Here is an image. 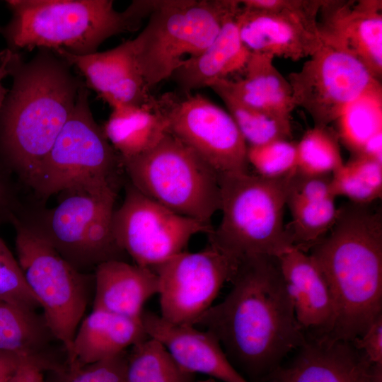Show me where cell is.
Here are the masks:
<instances>
[{"mask_svg": "<svg viewBox=\"0 0 382 382\" xmlns=\"http://www.w3.org/2000/svg\"><path fill=\"white\" fill-rule=\"evenodd\" d=\"M12 175L0 161V223H11L23 210Z\"/></svg>", "mask_w": 382, "mask_h": 382, "instance_id": "obj_36", "label": "cell"}, {"mask_svg": "<svg viewBox=\"0 0 382 382\" xmlns=\"http://www.w3.org/2000/svg\"><path fill=\"white\" fill-rule=\"evenodd\" d=\"M62 366L50 359L27 357L18 366L6 382H45L43 371H60Z\"/></svg>", "mask_w": 382, "mask_h": 382, "instance_id": "obj_38", "label": "cell"}, {"mask_svg": "<svg viewBox=\"0 0 382 382\" xmlns=\"http://www.w3.org/2000/svg\"><path fill=\"white\" fill-rule=\"evenodd\" d=\"M237 13L225 21L207 48L197 57L186 59L173 74L170 78L181 93L211 88L243 71L252 52L241 39L236 20Z\"/></svg>", "mask_w": 382, "mask_h": 382, "instance_id": "obj_24", "label": "cell"}, {"mask_svg": "<svg viewBox=\"0 0 382 382\" xmlns=\"http://www.w3.org/2000/svg\"><path fill=\"white\" fill-rule=\"evenodd\" d=\"M331 175L290 178L286 206L291 220L286 226L293 245L306 252L321 240L334 224L338 212L331 188Z\"/></svg>", "mask_w": 382, "mask_h": 382, "instance_id": "obj_21", "label": "cell"}, {"mask_svg": "<svg viewBox=\"0 0 382 382\" xmlns=\"http://www.w3.org/2000/svg\"><path fill=\"white\" fill-rule=\"evenodd\" d=\"M323 0H250L236 14L241 39L254 53L298 61L322 45L317 26Z\"/></svg>", "mask_w": 382, "mask_h": 382, "instance_id": "obj_15", "label": "cell"}, {"mask_svg": "<svg viewBox=\"0 0 382 382\" xmlns=\"http://www.w3.org/2000/svg\"><path fill=\"white\" fill-rule=\"evenodd\" d=\"M296 170L306 176L329 175L343 164L336 130L328 126L308 129L296 143Z\"/></svg>", "mask_w": 382, "mask_h": 382, "instance_id": "obj_32", "label": "cell"}, {"mask_svg": "<svg viewBox=\"0 0 382 382\" xmlns=\"http://www.w3.org/2000/svg\"><path fill=\"white\" fill-rule=\"evenodd\" d=\"M202 382H217V381L213 379V378H208L206 380H202Z\"/></svg>", "mask_w": 382, "mask_h": 382, "instance_id": "obj_41", "label": "cell"}, {"mask_svg": "<svg viewBox=\"0 0 382 382\" xmlns=\"http://www.w3.org/2000/svg\"><path fill=\"white\" fill-rule=\"evenodd\" d=\"M21 58L18 52L6 48L0 52V112L9 89L6 88L2 81L11 76L16 63Z\"/></svg>", "mask_w": 382, "mask_h": 382, "instance_id": "obj_39", "label": "cell"}, {"mask_svg": "<svg viewBox=\"0 0 382 382\" xmlns=\"http://www.w3.org/2000/svg\"><path fill=\"white\" fill-rule=\"evenodd\" d=\"M12 17L3 30L10 49L97 52L112 36L138 30L155 0L134 1L117 11L111 0H9Z\"/></svg>", "mask_w": 382, "mask_h": 382, "instance_id": "obj_4", "label": "cell"}, {"mask_svg": "<svg viewBox=\"0 0 382 382\" xmlns=\"http://www.w3.org/2000/svg\"><path fill=\"white\" fill-rule=\"evenodd\" d=\"M54 52L74 66L84 78L86 87L111 109L146 105L154 98L139 69L132 40L109 50L85 55L62 50Z\"/></svg>", "mask_w": 382, "mask_h": 382, "instance_id": "obj_18", "label": "cell"}, {"mask_svg": "<svg viewBox=\"0 0 382 382\" xmlns=\"http://www.w3.org/2000/svg\"><path fill=\"white\" fill-rule=\"evenodd\" d=\"M127 351L115 357L59 371L62 382H126Z\"/></svg>", "mask_w": 382, "mask_h": 382, "instance_id": "obj_35", "label": "cell"}, {"mask_svg": "<svg viewBox=\"0 0 382 382\" xmlns=\"http://www.w3.org/2000/svg\"><path fill=\"white\" fill-rule=\"evenodd\" d=\"M268 382H270V381H268Z\"/></svg>", "mask_w": 382, "mask_h": 382, "instance_id": "obj_44", "label": "cell"}, {"mask_svg": "<svg viewBox=\"0 0 382 382\" xmlns=\"http://www.w3.org/2000/svg\"><path fill=\"white\" fill-rule=\"evenodd\" d=\"M351 342L371 364L382 367V314L361 335Z\"/></svg>", "mask_w": 382, "mask_h": 382, "instance_id": "obj_37", "label": "cell"}, {"mask_svg": "<svg viewBox=\"0 0 382 382\" xmlns=\"http://www.w3.org/2000/svg\"><path fill=\"white\" fill-rule=\"evenodd\" d=\"M148 337L141 318L93 308L81 321L66 352V367H80L115 357Z\"/></svg>", "mask_w": 382, "mask_h": 382, "instance_id": "obj_22", "label": "cell"}, {"mask_svg": "<svg viewBox=\"0 0 382 382\" xmlns=\"http://www.w3.org/2000/svg\"><path fill=\"white\" fill-rule=\"evenodd\" d=\"M0 298L27 310L40 307L28 288L17 259L0 239Z\"/></svg>", "mask_w": 382, "mask_h": 382, "instance_id": "obj_34", "label": "cell"}, {"mask_svg": "<svg viewBox=\"0 0 382 382\" xmlns=\"http://www.w3.org/2000/svg\"><path fill=\"white\" fill-rule=\"evenodd\" d=\"M11 224L24 279L43 310L47 326L66 352L85 313L93 274L72 267L22 214Z\"/></svg>", "mask_w": 382, "mask_h": 382, "instance_id": "obj_9", "label": "cell"}, {"mask_svg": "<svg viewBox=\"0 0 382 382\" xmlns=\"http://www.w3.org/2000/svg\"><path fill=\"white\" fill-rule=\"evenodd\" d=\"M211 88L226 105L248 146L291 138V119L269 114L245 105L219 83Z\"/></svg>", "mask_w": 382, "mask_h": 382, "instance_id": "obj_30", "label": "cell"}, {"mask_svg": "<svg viewBox=\"0 0 382 382\" xmlns=\"http://www.w3.org/2000/svg\"><path fill=\"white\" fill-rule=\"evenodd\" d=\"M88 95L84 83L30 187L41 199L83 183L122 185L125 173L122 158L94 120Z\"/></svg>", "mask_w": 382, "mask_h": 382, "instance_id": "obj_10", "label": "cell"}, {"mask_svg": "<svg viewBox=\"0 0 382 382\" xmlns=\"http://www.w3.org/2000/svg\"><path fill=\"white\" fill-rule=\"evenodd\" d=\"M93 308L141 319L146 302L158 292V277L149 267L110 260L94 270Z\"/></svg>", "mask_w": 382, "mask_h": 382, "instance_id": "obj_23", "label": "cell"}, {"mask_svg": "<svg viewBox=\"0 0 382 382\" xmlns=\"http://www.w3.org/2000/svg\"><path fill=\"white\" fill-rule=\"evenodd\" d=\"M286 79L295 108L306 111L316 126L330 125L351 102L382 87L357 59L325 45Z\"/></svg>", "mask_w": 382, "mask_h": 382, "instance_id": "obj_14", "label": "cell"}, {"mask_svg": "<svg viewBox=\"0 0 382 382\" xmlns=\"http://www.w3.org/2000/svg\"><path fill=\"white\" fill-rule=\"evenodd\" d=\"M231 282L226 297L210 307L195 326L216 337L240 374L268 378L306 339L277 257L260 255L241 260Z\"/></svg>", "mask_w": 382, "mask_h": 382, "instance_id": "obj_1", "label": "cell"}, {"mask_svg": "<svg viewBox=\"0 0 382 382\" xmlns=\"http://www.w3.org/2000/svg\"><path fill=\"white\" fill-rule=\"evenodd\" d=\"M333 195L351 202L370 204L382 195V162L364 155H352L331 175Z\"/></svg>", "mask_w": 382, "mask_h": 382, "instance_id": "obj_31", "label": "cell"}, {"mask_svg": "<svg viewBox=\"0 0 382 382\" xmlns=\"http://www.w3.org/2000/svg\"><path fill=\"white\" fill-rule=\"evenodd\" d=\"M270 382H382V367L371 364L351 341L325 333L306 334L302 345Z\"/></svg>", "mask_w": 382, "mask_h": 382, "instance_id": "obj_17", "label": "cell"}, {"mask_svg": "<svg viewBox=\"0 0 382 382\" xmlns=\"http://www.w3.org/2000/svg\"><path fill=\"white\" fill-rule=\"evenodd\" d=\"M1 238L0 237V239H1Z\"/></svg>", "mask_w": 382, "mask_h": 382, "instance_id": "obj_42", "label": "cell"}, {"mask_svg": "<svg viewBox=\"0 0 382 382\" xmlns=\"http://www.w3.org/2000/svg\"><path fill=\"white\" fill-rule=\"evenodd\" d=\"M238 264L208 243L198 252L184 250L151 268L158 277L160 316L174 324L195 325L231 282Z\"/></svg>", "mask_w": 382, "mask_h": 382, "instance_id": "obj_13", "label": "cell"}, {"mask_svg": "<svg viewBox=\"0 0 382 382\" xmlns=\"http://www.w3.org/2000/svg\"><path fill=\"white\" fill-rule=\"evenodd\" d=\"M347 202L309 254L332 293L335 318L330 336L352 341L382 314V212Z\"/></svg>", "mask_w": 382, "mask_h": 382, "instance_id": "obj_3", "label": "cell"}, {"mask_svg": "<svg viewBox=\"0 0 382 382\" xmlns=\"http://www.w3.org/2000/svg\"><path fill=\"white\" fill-rule=\"evenodd\" d=\"M277 259L300 325L310 332L329 333L335 318L334 301L318 265L309 254L294 246Z\"/></svg>", "mask_w": 382, "mask_h": 382, "instance_id": "obj_20", "label": "cell"}, {"mask_svg": "<svg viewBox=\"0 0 382 382\" xmlns=\"http://www.w3.org/2000/svg\"><path fill=\"white\" fill-rule=\"evenodd\" d=\"M122 161L128 181L166 208L209 224L220 210L219 173L168 132L151 149Z\"/></svg>", "mask_w": 382, "mask_h": 382, "instance_id": "obj_8", "label": "cell"}, {"mask_svg": "<svg viewBox=\"0 0 382 382\" xmlns=\"http://www.w3.org/2000/svg\"><path fill=\"white\" fill-rule=\"evenodd\" d=\"M291 175L219 174L222 218L208 243L238 262L254 256L278 257L293 247L284 224Z\"/></svg>", "mask_w": 382, "mask_h": 382, "instance_id": "obj_5", "label": "cell"}, {"mask_svg": "<svg viewBox=\"0 0 382 382\" xmlns=\"http://www.w3.org/2000/svg\"><path fill=\"white\" fill-rule=\"evenodd\" d=\"M274 58L270 54L252 52L241 77L218 83L245 105L291 119L295 108L291 88L275 67Z\"/></svg>", "mask_w": 382, "mask_h": 382, "instance_id": "obj_25", "label": "cell"}, {"mask_svg": "<svg viewBox=\"0 0 382 382\" xmlns=\"http://www.w3.org/2000/svg\"><path fill=\"white\" fill-rule=\"evenodd\" d=\"M317 26L323 45L357 59L381 81V0H323L318 12Z\"/></svg>", "mask_w": 382, "mask_h": 382, "instance_id": "obj_16", "label": "cell"}, {"mask_svg": "<svg viewBox=\"0 0 382 382\" xmlns=\"http://www.w3.org/2000/svg\"><path fill=\"white\" fill-rule=\"evenodd\" d=\"M141 320L147 335L163 345L184 370L223 382H249L208 331L195 325L170 323L151 311H144Z\"/></svg>", "mask_w": 382, "mask_h": 382, "instance_id": "obj_19", "label": "cell"}, {"mask_svg": "<svg viewBox=\"0 0 382 382\" xmlns=\"http://www.w3.org/2000/svg\"><path fill=\"white\" fill-rule=\"evenodd\" d=\"M55 52L21 58L0 112V161L30 187L85 83Z\"/></svg>", "mask_w": 382, "mask_h": 382, "instance_id": "obj_2", "label": "cell"}, {"mask_svg": "<svg viewBox=\"0 0 382 382\" xmlns=\"http://www.w3.org/2000/svg\"><path fill=\"white\" fill-rule=\"evenodd\" d=\"M52 338L43 316L0 298V352L47 359Z\"/></svg>", "mask_w": 382, "mask_h": 382, "instance_id": "obj_27", "label": "cell"}, {"mask_svg": "<svg viewBox=\"0 0 382 382\" xmlns=\"http://www.w3.org/2000/svg\"><path fill=\"white\" fill-rule=\"evenodd\" d=\"M126 382H202L184 370L159 341L141 340L127 354Z\"/></svg>", "mask_w": 382, "mask_h": 382, "instance_id": "obj_29", "label": "cell"}, {"mask_svg": "<svg viewBox=\"0 0 382 382\" xmlns=\"http://www.w3.org/2000/svg\"><path fill=\"white\" fill-rule=\"evenodd\" d=\"M105 136L122 160L140 155L156 146L168 132L156 97L143 106L112 108L102 127Z\"/></svg>", "mask_w": 382, "mask_h": 382, "instance_id": "obj_26", "label": "cell"}, {"mask_svg": "<svg viewBox=\"0 0 382 382\" xmlns=\"http://www.w3.org/2000/svg\"><path fill=\"white\" fill-rule=\"evenodd\" d=\"M239 8L238 0H156L146 26L132 40L147 88L201 54Z\"/></svg>", "mask_w": 382, "mask_h": 382, "instance_id": "obj_7", "label": "cell"}, {"mask_svg": "<svg viewBox=\"0 0 382 382\" xmlns=\"http://www.w3.org/2000/svg\"><path fill=\"white\" fill-rule=\"evenodd\" d=\"M247 161L260 176L279 178L291 175L296 170V142L276 140L248 146Z\"/></svg>", "mask_w": 382, "mask_h": 382, "instance_id": "obj_33", "label": "cell"}, {"mask_svg": "<svg viewBox=\"0 0 382 382\" xmlns=\"http://www.w3.org/2000/svg\"><path fill=\"white\" fill-rule=\"evenodd\" d=\"M156 99L168 132L219 174L248 172V145L228 112L199 93H166Z\"/></svg>", "mask_w": 382, "mask_h": 382, "instance_id": "obj_11", "label": "cell"}, {"mask_svg": "<svg viewBox=\"0 0 382 382\" xmlns=\"http://www.w3.org/2000/svg\"><path fill=\"white\" fill-rule=\"evenodd\" d=\"M119 190L104 183L76 185L59 193L55 207L22 214L72 267L90 274L101 263L129 257L112 229Z\"/></svg>", "mask_w": 382, "mask_h": 382, "instance_id": "obj_6", "label": "cell"}, {"mask_svg": "<svg viewBox=\"0 0 382 382\" xmlns=\"http://www.w3.org/2000/svg\"><path fill=\"white\" fill-rule=\"evenodd\" d=\"M335 122L340 143L352 155L360 154L371 139L382 134V87L351 102Z\"/></svg>", "mask_w": 382, "mask_h": 382, "instance_id": "obj_28", "label": "cell"}, {"mask_svg": "<svg viewBox=\"0 0 382 382\" xmlns=\"http://www.w3.org/2000/svg\"><path fill=\"white\" fill-rule=\"evenodd\" d=\"M0 31H1V29H0Z\"/></svg>", "mask_w": 382, "mask_h": 382, "instance_id": "obj_43", "label": "cell"}, {"mask_svg": "<svg viewBox=\"0 0 382 382\" xmlns=\"http://www.w3.org/2000/svg\"><path fill=\"white\" fill-rule=\"evenodd\" d=\"M122 204L112 219L115 238L134 264L153 268L185 250L196 234H209L212 224L179 214L125 184Z\"/></svg>", "mask_w": 382, "mask_h": 382, "instance_id": "obj_12", "label": "cell"}, {"mask_svg": "<svg viewBox=\"0 0 382 382\" xmlns=\"http://www.w3.org/2000/svg\"><path fill=\"white\" fill-rule=\"evenodd\" d=\"M27 357H30L0 352V382H6L20 363Z\"/></svg>", "mask_w": 382, "mask_h": 382, "instance_id": "obj_40", "label": "cell"}]
</instances>
